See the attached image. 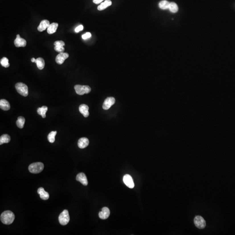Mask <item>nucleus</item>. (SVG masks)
<instances>
[{"mask_svg": "<svg viewBox=\"0 0 235 235\" xmlns=\"http://www.w3.org/2000/svg\"><path fill=\"white\" fill-rule=\"evenodd\" d=\"M15 218V214L9 210L5 211L1 216V221L5 225H10L13 223Z\"/></svg>", "mask_w": 235, "mask_h": 235, "instance_id": "f257e3e1", "label": "nucleus"}, {"mask_svg": "<svg viewBox=\"0 0 235 235\" xmlns=\"http://www.w3.org/2000/svg\"><path fill=\"white\" fill-rule=\"evenodd\" d=\"M44 168V165L42 162H34L30 165L28 170L32 173L38 174L42 172Z\"/></svg>", "mask_w": 235, "mask_h": 235, "instance_id": "f03ea898", "label": "nucleus"}, {"mask_svg": "<svg viewBox=\"0 0 235 235\" xmlns=\"http://www.w3.org/2000/svg\"><path fill=\"white\" fill-rule=\"evenodd\" d=\"M15 89L18 91L22 96L26 97L28 95V89L27 85L24 83L21 82H19L15 85Z\"/></svg>", "mask_w": 235, "mask_h": 235, "instance_id": "7ed1b4c3", "label": "nucleus"}, {"mask_svg": "<svg viewBox=\"0 0 235 235\" xmlns=\"http://www.w3.org/2000/svg\"><path fill=\"white\" fill-rule=\"evenodd\" d=\"M76 92L79 95H83L85 94H88L90 92L91 89L88 85H75L74 87Z\"/></svg>", "mask_w": 235, "mask_h": 235, "instance_id": "20e7f679", "label": "nucleus"}, {"mask_svg": "<svg viewBox=\"0 0 235 235\" xmlns=\"http://www.w3.org/2000/svg\"><path fill=\"white\" fill-rule=\"evenodd\" d=\"M59 223L62 226H66L69 222L70 220L68 211L65 209L59 215L58 217Z\"/></svg>", "mask_w": 235, "mask_h": 235, "instance_id": "39448f33", "label": "nucleus"}, {"mask_svg": "<svg viewBox=\"0 0 235 235\" xmlns=\"http://www.w3.org/2000/svg\"><path fill=\"white\" fill-rule=\"evenodd\" d=\"M194 222L195 226L199 229H204L206 226V221L201 216H196L194 219Z\"/></svg>", "mask_w": 235, "mask_h": 235, "instance_id": "423d86ee", "label": "nucleus"}, {"mask_svg": "<svg viewBox=\"0 0 235 235\" xmlns=\"http://www.w3.org/2000/svg\"><path fill=\"white\" fill-rule=\"evenodd\" d=\"M115 103V99L113 97H108L105 99L103 105V109L107 110L111 108L112 105H113Z\"/></svg>", "mask_w": 235, "mask_h": 235, "instance_id": "0eeeda50", "label": "nucleus"}, {"mask_svg": "<svg viewBox=\"0 0 235 235\" xmlns=\"http://www.w3.org/2000/svg\"><path fill=\"white\" fill-rule=\"evenodd\" d=\"M68 57L69 54L67 53H60L56 57V62L57 64L62 65L65 62V60L68 58Z\"/></svg>", "mask_w": 235, "mask_h": 235, "instance_id": "6e6552de", "label": "nucleus"}, {"mask_svg": "<svg viewBox=\"0 0 235 235\" xmlns=\"http://www.w3.org/2000/svg\"><path fill=\"white\" fill-rule=\"evenodd\" d=\"M123 182L129 188L132 189L135 186L132 178L129 175L126 174L124 176Z\"/></svg>", "mask_w": 235, "mask_h": 235, "instance_id": "1a4fd4ad", "label": "nucleus"}, {"mask_svg": "<svg viewBox=\"0 0 235 235\" xmlns=\"http://www.w3.org/2000/svg\"><path fill=\"white\" fill-rule=\"evenodd\" d=\"M15 46L16 47H24L26 46L27 42L26 40L24 38H22L20 37L19 34H17L16 38L15 39L14 42Z\"/></svg>", "mask_w": 235, "mask_h": 235, "instance_id": "9d476101", "label": "nucleus"}, {"mask_svg": "<svg viewBox=\"0 0 235 235\" xmlns=\"http://www.w3.org/2000/svg\"><path fill=\"white\" fill-rule=\"evenodd\" d=\"M76 179L78 182H80L84 185H87L88 184V180L85 175L84 173H80L77 175Z\"/></svg>", "mask_w": 235, "mask_h": 235, "instance_id": "9b49d317", "label": "nucleus"}, {"mask_svg": "<svg viewBox=\"0 0 235 235\" xmlns=\"http://www.w3.org/2000/svg\"><path fill=\"white\" fill-rule=\"evenodd\" d=\"M110 214L109 209L108 207H105L101 209V212H100L99 214L100 218L102 219H107Z\"/></svg>", "mask_w": 235, "mask_h": 235, "instance_id": "f8f14e48", "label": "nucleus"}, {"mask_svg": "<svg viewBox=\"0 0 235 235\" xmlns=\"http://www.w3.org/2000/svg\"><path fill=\"white\" fill-rule=\"evenodd\" d=\"M89 139L83 137L80 138L78 141L77 145L78 147L80 148H84L89 146Z\"/></svg>", "mask_w": 235, "mask_h": 235, "instance_id": "ddd939ff", "label": "nucleus"}, {"mask_svg": "<svg viewBox=\"0 0 235 235\" xmlns=\"http://www.w3.org/2000/svg\"><path fill=\"white\" fill-rule=\"evenodd\" d=\"M50 25V22L48 20H44L41 21L40 24L38 27V30L40 32H42L48 28Z\"/></svg>", "mask_w": 235, "mask_h": 235, "instance_id": "4468645a", "label": "nucleus"}, {"mask_svg": "<svg viewBox=\"0 0 235 235\" xmlns=\"http://www.w3.org/2000/svg\"><path fill=\"white\" fill-rule=\"evenodd\" d=\"M89 107L88 105L85 104L81 105L79 107V110L81 113L83 115L84 117H88L89 115Z\"/></svg>", "mask_w": 235, "mask_h": 235, "instance_id": "2eb2a0df", "label": "nucleus"}, {"mask_svg": "<svg viewBox=\"0 0 235 235\" xmlns=\"http://www.w3.org/2000/svg\"><path fill=\"white\" fill-rule=\"evenodd\" d=\"M38 193L40 195V198L43 200H48L49 199V194L44 190L43 188L40 187L38 189Z\"/></svg>", "mask_w": 235, "mask_h": 235, "instance_id": "dca6fc26", "label": "nucleus"}, {"mask_svg": "<svg viewBox=\"0 0 235 235\" xmlns=\"http://www.w3.org/2000/svg\"><path fill=\"white\" fill-rule=\"evenodd\" d=\"M0 108L4 111H8L10 109V105L6 100L1 99L0 100Z\"/></svg>", "mask_w": 235, "mask_h": 235, "instance_id": "f3484780", "label": "nucleus"}, {"mask_svg": "<svg viewBox=\"0 0 235 235\" xmlns=\"http://www.w3.org/2000/svg\"><path fill=\"white\" fill-rule=\"evenodd\" d=\"M58 24L57 23H52L47 28V32L49 34H52L56 31L58 28Z\"/></svg>", "mask_w": 235, "mask_h": 235, "instance_id": "a211bd4d", "label": "nucleus"}, {"mask_svg": "<svg viewBox=\"0 0 235 235\" xmlns=\"http://www.w3.org/2000/svg\"><path fill=\"white\" fill-rule=\"evenodd\" d=\"M112 2L110 0H106L104 2L101 3L98 7V9L99 11H103L105 9L108 7L112 5Z\"/></svg>", "mask_w": 235, "mask_h": 235, "instance_id": "6ab92c4d", "label": "nucleus"}, {"mask_svg": "<svg viewBox=\"0 0 235 235\" xmlns=\"http://www.w3.org/2000/svg\"><path fill=\"white\" fill-rule=\"evenodd\" d=\"M35 63L37 64L38 68L40 70L43 69L45 66V62L44 60L42 58H38L36 59Z\"/></svg>", "mask_w": 235, "mask_h": 235, "instance_id": "aec40b11", "label": "nucleus"}, {"mask_svg": "<svg viewBox=\"0 0 235 235\" xmlns=\"http://www.w3.org/2000/svg\"><path fill=\"white\" fill-rule=\"evenodd\" d=\"M48 110V108L47 106H43L41 108H38L37 109V113L39 115H41L43 118H45L46 117V113Z\"/></svg>", "mask_w": 235, "mask_h": 235, "instance_id": "412c9836", "label": "nucleus"}, {"mask_svg": "<svg viewBox=\"0 0 235 235\" xmlns=\"http://www.w3.org/2000/svg\"><path fill=\"white\" fill-rule=\"evenodd\" d=\"M11 141V138L7 134H4L0 137V145H1L4 143H7Z\"/></svg>", "mask_w": 235, "mask_h": 235, "instance_id": "4be33fe9", "label": "nucleus"}, {"mask_svg": "<svg viewBox=\"0 0 235 235\" xmlns=\"http://www.w3.org/2000/svg\"><path fill=\"white\" fill-rule=\"evenodd\" d=\"M170 2L167 1L166 0H163L162 1L159 3V7L161 9L166 10L169 9V6Z\"/></svg>", "mask_w": 235, "mask_h": 235, "instance_id": "5701e85b", "label": "nucleus"}, {"mask_svg": "<svg viewBox=\"0 0 235 235\" xmlns=\"http://www.w3.org/2000/svg\"><path fill=\"white\" fill-rule=\"evenodd\" d=\"M25 119L24 117L20 116L18 118V120L16 121V124L17 126L20 128H22L24 126Z\"/></svg>", "mask_w": 235, "mask_h": 235, "instance_id": "b1692460", "label": "nucleus"}, {"mask_svg": "<svg viewBox=\"0 0 235 235\" xmlns=\"http://www.w3.org/2000/svg\"><path fill=\"white\" fill-rule=\"evenodd\" d=\"M169 9L172 13H176L178 11L179 7L176 3L175 2H171L169 6Z\"/></svg>", "mask_w": 235, "mask_h": 235, "instance_id": "393cba45", "label": "nucleus"}, {"mask_svg": "<svg viewBox=\"0 0 235 235\" xmlns=\"http://www.w3.org/2000/svg\"><path fill=\"white\" fill-rule=\"evenodd\" d=\"M57 134L56 131H52L48 134V139L50 143H54L55 141V136Z\"/></svg>", "mask_w": 235, "mask_h": 235, "instance_id": "a878e982", "label": "nucleus"}, {"mask_svg": "<svg viewBox=\"0 0 235 235\" xmlns=\"http://www.w3.org/2000/svg\"><path fill=\"white\" fill-rule=\"evenodd\" d=\"M9 59H7V58L4 57L1 59L0 63L2 66L4 67L5 68H8L9 67L10 64L9 63Z\"/></svg>", "mask_w": 235, "mask_h": 235, "instance_id": "bb28decb", "label": "nucleus"}, {"mask_svg": "<svg viewBox=\"0 0 235 235\" xmlns=\"http://www.w3.org/2000/svg\"><path fill=\"white\" fill-rule=\"evenodd\" d=\"M54 49L55 51L59 53L63 52L65 51V48L64 47H62V46H55Z\"/></svg>", "mask_w": 235, "mask_h": 235, "instance_id": "cd10ccee", "label": "nucleus"}, {"mask_svg": "<svg viewBox=\"0 0 235 235\" xmlns=\"http://www.w3.org/2000/svg\"><path fill=\"white\" fill-rule=\"evenodd\" d=\"M54 46H62V47H64V46L65 45V43L63 41H56V42H54Z\"/></svg>", "mask_w": 235, "mask_h": 235, "instance_id": "c85d7f7f", "label": "nucleus"}, {"mask_svg": "<svg viewBox=\"0 0 235 235\" xmlns=\"http://www.w3.org/2000/svg\"><path fill=\"white\" fill-rule=\"evenodd\" d=\"M91 36V34L90 33L87 32L82 35V38L84 40H86V39H88Z\"/></svg>", "mask_w": 235, "mask_h": 235, "instance_id": "c756f323", "label": "nucleus"}, {"mask_svg": "<svg viewBox=\"0 0 235 235\" xmlns=\"http://www.w3.org/2000/svg\"><path fill=\"white\" fill-rule=\"evenodd\" d=\"M83 28H83V25H79V26H77V27L75 29V32L76 33L79 32V31L83 30Z\"/></svg>", "mask_w": 235, "mask_h": 235, "instance_id": "7c9ffc66", "label": "nucleus"}, {"mask_svg": "<svg viewBox=\"0 0 235 235\" xmlns=\"http://www.w3.org/2000/svg\"><path fill=\"white\" fill-rule=\"evenodd\" d=\"M104 0H93V2L95 4H99V3H101L102 1H103Z\"/></svg>", "mask_w": 235, "mask_h": 235, "instance_id": "2f4dec72", "label": "nucleus"}, {"mask_svg": "<svg viewBox=\"0 0 235 235\" xmlns=\"http://www.w3.org/2000/svg\"><path fill=\"white\" fill-rule=\"evenodd\" d=\"M35 60H36V59L34 58H31V61L32 62H35Z\"/></svg>", "mask_w": 235, "mask_h": 235, "instance_id": "473e14b6", "label": "nucleus"}]
</instances>
